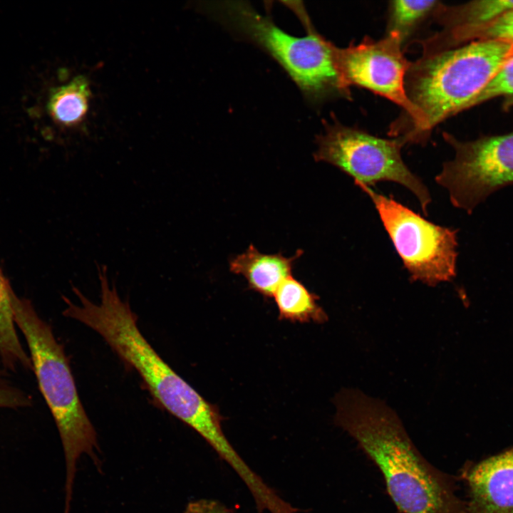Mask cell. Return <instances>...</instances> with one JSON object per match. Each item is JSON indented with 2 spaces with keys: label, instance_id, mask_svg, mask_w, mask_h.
I'll return each mask as SVG.
<instances>
[{
  "label": "cell",
  "instance_id": "obj_1",
  "mask_svg": "<svg viewBox=\"0 0 513 513\" xmlns=\"http://www.w3.org/2000/svg\"><path fill=\"white\" fill-rule=\"evenodd\" d=\"M334 401L336 424L378 467L398 509L403 513H466L455 479L425 460L393 410L356 390H341Z\"/></svg>",
  "mask_w": 513,
  "mask_h": 513
},
{
  "label": "cell",
  "instance_id": "obj_2",
  "mask_svg": "<svg viewBox=\"0 0 513 513\" xmlns=\"http://www.w3.org/2000/svg\"><path fill=\"white\" fill-rule=\"evenodd\" d=\"M100 301L95 304L76 287L79 300L65 296V316L77 320L98 333L110 347L140 375L153 398L170 413L186 423L208 443L224 434L219 410L178 375L155 352L140 333L137 317L128 302L110 285L105 265L96 264Z\"/></svg>",
  "mask_w": 513,
  "mask_h": 513
},
{
  "label": "cell",
  "instance_id": "obj_3",
  "mask_svg": "<svg viewBox=\"0 0 513 513\" xmlns=\"http://www.w3.org/2000/svg\"><path fill=\"white\" fill-rule=\"evenodd\" d=\"M512 57L513 43L476 41L410 61L405 90L415 117L391 124L389 135L404 145L425 143L438 123L469 109L475 97Z\"/></svg>",
  "mask_w": 513,
  "mask_h": 513
},
{
  "label": "cell",
  "instance_id": "obj_4",
  "mask_svg": "<svg viewBox=\"0 0 513 513\" xmlns=\"http://www.w3.org/2000/svg\"><path fill=\"white\" fill-rule=\"evenodd\" d=\"M303 23L306 35L299 37L278 27L248 2H211L209 12L242 38L273 58L286 72L306 100L318 105L333 97L351 98L341 84L333 60V44L314 28L304 7L284 2Z\"/></svg>",
  "mask_w": 513,
  "mask_h": 513
},
{
  "label": "cell",
  "instance_id": "obj_5",
  "mask_svg": "<svg viewBox=\"0 0 513 513\" xmlns=\"http://www.w3.org/2000/svg\"><path fill=\"white\" fill-rule=\"evenodd\" d=\"M14 321L26 340L39 390L54 418L66 464V508L68 509L76 462L83 454L98 462L95 430L78 395L68 358L51 326L31 302L12 296Z\"/></svg>",
  "mask_w": 513,
  "mask_h": 513
},
{
  "label": "cell",
  "instance_id": "obj_6",
  "mask_svg": "<svg viewBox=\"0 0 513 513\" xmlns=\"http://www.w3.org/2000/svg\"><path fill=\"white\" fill-rule=\"evenodd\" d=\"M324 131L316 138V161L331 164L366 186L393 182L409 190L428 214L431 202L428 189L405 165L398 138H382L356 127L342 124L335 117L323 121Z\"/></svg>",
  "mask_w": 513,
  "mask_h": 513
},
{
  "label": "cell",
  "instance_id": "obj_7",
  "mask_svg": "<svg viewBox=\"0 0 513 513\" xmlns=\"http://www.w3.org/2000/svg\"><path fill=\"white\" fill-rule=\"evenodd\" d=\"M356 185L371 199L412 281L435 286L456 276L457 229L432 223L393 198Z\"/></svg>",
  "mask_w": 513,
  "mask_h": 513
},
{
  "label": "cell",
  "instance_id": "obj_8",
  "mask_svg": "<svg viewBox=\"0 0 513 513\" xmlns=\"http://www.w3.org/2000/svg\"><path fill=\"white\" fill-rule=\"evenodd\" d=\"M442 137L454 150L436 182L446 189L452 204L471 214L494 192L513 184V132L460 140Z\"/></svg>",
  "mask_w": 513,
  "mask_h": 513
},
{
  "label": "cell",
  "instance_id": "obj_9",
  "mask_svg": "<svg viewBox=\"0 0 513 513\" xmlns=\"http://www.w3.org/2000/svg\"><path fill=\"white\" fill-rule=\"evenodd\" d=\"M403 44L397 33H387L378 40L366 36L358 44L333 46V64L343 90L351 94V86L361 87L395 103L403 109L395 124L410 121L415 114L405 90L410 61Z\"/></svg>",
  "mask_w": 513,
  "mask_h": 513
},
{
  "label": "cell",
  "instance_id": "obj_10",
  "mask_svg": "<svg viewBox=\"0 0 513 513\" xmlns=\"http://www.w3.org/2000/svg\"><path fill=\"white\" fill-rule=\"evenodd\" d=\"M460 478L467 492L466 513H513V447L467 462Z\"/></svg>",
  "mask_w": 513,
  "mask_h": 513
},
{
  "label": "cell",
  "instance_id": "obj_11",
  "mask_svg": "<svg viewBox=\"0 0 513 513\" xmlns=\"http://www.w3.org/2000/svg\"><path fill=\"white\" fill-rule=\"evenodd\" d=\"M302 254L301 249L291 257L281 252L264 254L251 244L245 252L229 259V268L233 274L242 276L251 290L271 298L281 283L292 275L294 262Z\"/></svg>",
  "mask_w": 513,
  "mask_h": 513
},
{
  "label": "cell",
  "instance_id": "obj_12",
  "mask_svg": "<svg viewBox=\"0 0 513 513\" xmlns=\"http://www.w3.org/2000/svg\"><path fill=\"white\" fill-rule=\"evenodd\" d=\"M14 292L0 268V364L5 370H33L29 353L17 333L11 303Z\"/></svg>",
  "mask_w": 513,
  "mask_h": 513
},
{
  "label": "cell",
  "instance_id": "obj_13",
  "mask_svg": "<svg viewBox=\"0 0 513 513\" xmlns=\"http://www.w3.org/2000/svg\"><path fill=\"white\" fill-rule=\"evenodd\" d=\"M512 8L511 0H478L457 5L440 2L432 17L441 27L439 31L446 33L482 24Z\"/></svg>",
  "mask_w": 513,
  "mask_h": 513
},
{
  "label": "cell",
  "instance_id": "obj_14",
  "mask_svg": "<svg viewBox=\"0 0 513 513\" xmlns=\"http://www.w3.org/2000/svg\"><path fill=\"white\" fill-rule=\"evenodd\" d=\"M273 297L280 320L322 323L328 319L326 312L316 302L318 296L292 275L281 283Z\"/></svg>",
  "mask_w": 513,
  "mask_h": 513
},
{
  "label": "cell",
  "instance_id": "obj_15",
  "mask_svg": "<svg viewBox=\"0 0 513 513\" xmlns=\"http://www.w3.org/2000/svg\"><path fill=\"white\" fill-rule=\"evenodd\" d=\"M90 98L88 80L78 76L67 84L53 90L50 94L47 110L58 124L73 126L85 117Z\"/></svg>",
  "mask_w": 513,
  "mask_h": 513
},
{
  "label": "cell",
  "instance_id": "obj_16",
  "mask_svg": "<svg viewBox=\"0 0 513 513\" xmlns=\"http://www.w3.org/2000/svg\"><path fill=\"white\" fill-rule=\"evenodd\" d=\"M441 1H391L388 4L387 33H395L405 41L428 17H432Z\"/></svg>",
  "mask_w": 513,
  "mask_h": 513
},
{
  "label": "cell",
  "instance_id": "obj_17",
  "mask_svg": "<svg viewBox=\"0 0 513 513\" xmlns=\"http://www.w3.org/2000/svg\"><path fill=\"white\" fill-rule=\"evenodd\" d=\"M499 97L504 98V110L507 111L513 106V57L498 70L475 97L470 108Z\"/></svg>",
  "mask_w": 513,
  "mask_h": 513
},
{
  "label": "cell",
  "instance_id": "obj_18",
  "mask_svg": "<svg viewBox=\"0 0 513 513\" xmlns=\"http://www.w3.org/2000/svg\"><path fill=\"white\" fill-rule=\"evenodd\" d=\"M4 370L0 368V408L28 407L31 404L28 393L14 384Z\"/></svg>",
  "mask_w": 513,
  "mask_h": 513
},
{
  "label": "cell",
  "instance_id": "obj_19",
  "mask_svg": "<svg viewBox=\"0 0 513 513\" xmlns=\"http://www.w3.org/2000/svg\"><path fill=\"white\" fill-rule=\"evenodd\" d=\"M185 513H232L219 502L212 499H198L191 502Z\"/></svg>",
  "mask_w": 513,
  "mask_h": 513
}]
</instances>
